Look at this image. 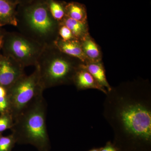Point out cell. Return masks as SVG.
Wrapping results in <instances>:
<instances>
[{
    "instance_id": "1",
    "label": "cell",
    "mask_w": 151,
    "mask_h": 151,
    "mask_svg": "<svg viewBox=\"0 0 151 151\" xmlns=\"http://www.w3.org/2000/svg\"><path fill=\"white\" fill-rule=\"evenodd\" d=\"M103 116L113 130L118 151H151V90L128 84L105 94Z\"/></svg>"
},
{
    "instance_id": "2",
    "label": "cell",
    "mask_w": 151,
    "mask_h": 151,
    "mask_svg": "<svg viewBox=\"0 0 151 151\" xmlns=\"http://www.w3.org/2000/svg\"><path fill=\"white\" fill-rule=\"evenodd\" d=\"M19 32L44 47L54 44L59 37V23L52 16L46 0H32L17 8Z\"/></svg>"
},
{
    "instance_id": "3",
    "label": "cell",
    "mask_w": 151,
    "mask_h": 151,
    "mask_svg": "<svg viewBox=\"0 0 151 151\" xmlns=\"http://www.w3.org/2000/svg\"><path fill=\"white\" fill-rule=\"evenodd\" d=\"M47 111V105L43 97L14 119L11 129L16 143L32 145L39 151L50 150Z\"/></svg>"
},
{
    "instance_id": "4",
    "label": "cell",
    "mask_w": 151,
    "mask_h": 151,
    "mask_svg": "<svg viewBox=\"0 0 151 151\" xmlns=\"http://www.w3.org/2000/svg\"><path fill=\"white\" fill-rule=\"evenodd\" d=\"M73 58L61 52L54 44L44 47L35 66L38 68L44 89L73 83L74 75L81 65L76 64Z\"/></svg>"
},
{
    "instance_id": "5",
    "label": "cell",
    "mask_w": 151,
    "mask_h": 151,
    "mask_svg": "<svg viewBox=\"0 0 151 151\" xmlns=\"http://www.w3.org/2000/svg\"><path fill=\"white\" fill-rule=\"evenodd\" d=\"M45 89L40 79L37 66L29 75L26 74L8 89L9 112L14 119L43 97Z\"/></svg>"
},
{
    "instance_id": "6",
    "label": "cell",
    "mask_w": 151,
    "mask_h": 151,
    "mask_svg": "<svg viewBox=\"0 0 151 151\" xmlns=\"http://www.w3.org/2000/svg\"><path fill=\"white\" fill-rule=\"evenodd\" d=\"M44 47L16 32H6L1 50L3 55L15 60L25 68L36 66Z\"/></svg>"
},
{
    "instance_id": "7",
    "label": "cell",
    "mask_w": 151,
    "mask_h": 151,
    "mask_svg": "<svg viewBox=\"0 0 151 151\" xmlns=\"http://www.w3.org/2000/svg\"><path fill=\"white\" fill-rule=\"evenodd\" d=\"M24 68L11 58L0 54V85L8 90L25 75Z\"/></svg>"
},
{
    "instance_id": "8",
    "label": "cell",
    "mask_w": 151,
    "mask_h": 151,
    "mask_svg": "<svg viewBox=\"0 0 151 151\" xmlns=\"http://www.w3.org/2000/svg\"><path fill=\"white\" fill-rule=\"evenodd\" d=\"M73 83L79 91L92 89H97L105 94L107 92V89L100 86L92 76L81 66V64L74 75Z\"/></svg>"
},
{
    "instance_id": "9",
    "label": "cell",
    "mask_w": 151,
    "mask_h": 151,
    "mask_svg": "<svg viewBox=\"0 0 151 151\" xmlns=\"http://www.w3.org/2000/svg\"><path fill=\"white\" fill-rule=\"evenodd\" d=\"M54 44L57 48L64 54L79 60L81 62H87L80 41L76 39L64 41L58 37Z\"/></svg>"
},
{
    "instance_id": "10",
    "label": "cell",
    "mask_w": 151,
    "mask_h": 151,
    "mask_svg": "<svg viewBox=\"0 0 151 151\" xmlns=\"http://www.w3.org/2000/svg\"><path fill=\"white\" fill-rule=\"evenodd\" d=\"M17 6L7 0H0V27L6 25L16 27Z\"/></svg>"
},
{
    "instance_id": "11",
    "label": "cell",
    "mask_w": 151,
    "mask_h": 151,
    "mask_svg": "<svg viewBox=\"0 0 151 151\" xmlns=\"http://www.w3.org/2000/svg\"><path fill=\"white\" fill-rule=\"evenodd\" d=\"M81 66L86 69L92 76L100 86L106 88L107 91L111 90L112 87L108 83L106 78L105 69L100 62H87Z\"/></svg>"
},
{
    "instance_id": "12",
    "label": "cell",
    "mask_w": 151,
    "mask_h": 151,
    "mask_svg": "<svg viewBox=\"0 0 151 151\" xmlns=\"http://www.w3.org/2000/svg\"><path fill=\"white\" fill-rule=\"evenodd\" d=\"M59 24L67 27L77 40L81 41L89 36L86 23L81 22L66 16Z\"/></svg>"
},
{
    "instance_id": "13",
    "label": "cell",
    "mask_w": 151,
    "mask_h": 151,
    "mask_svg": "<svg viewBox=\"0 0 151 151\" xmlns=\"http://www.w3.org/2000/svg\"><path fill=\"white\" fill-rule=\"evenodd\" d=\"M81 42L82 49L87 60L86 63L100 62L101 53L94 41L88 36L81 41Z\"/></svg>"
},
{
    "instance_id": "14",
    "label": "cell",
    "mask_w": 151,
    "mask_h": 151,
    "mask_svg": "<svg viewBox=\"0 0 151 151\" xmlns=\"http://www.w3.org/2000/svg\"><path fill=\"white\" fill-rule=\"evenodd\" d=\"M66 16L81 22L86 23L87 13L85 6L76 2L67 3L65 7Z\"/></svg>"
},
{
    "instance_id": "15",
    "label": "cell",
    "mask_w": 151,
    "mask_h": 151,
    "mask_svg": "<svg viewBox=\"0 0 151 151\" xmlns=\"http://www.w3.org/2000/svg\"><path fill=\"white\" fill-rule=\"evenodd\" d=\"M47 5L52 16L60 23L66 17L65 7L67 3L56 0H46Z\"/></svg>"
},
{
    "instance_id": "16",
    "label": "cell",
    "mask_w": 151,
    "mask_h": 151,
    "mask_svg": "<svg viewBox=\"0 0 151 151\" xmlns=\"http://www.w3.org/2000/svg\"><path fill=\"white\" fill-rule=\"evenodd\" d=\"M14 119L9 112L1 113L0 116V133L11 129L14 124Z\"/></svg>"
},
{
    "instance_id": "17",
    "label": "cell",
    "mask_w": 151,
    "mask_h": 151,
    "mask_svg": "<svg viewBox=\"0 0 151 151\" xmlns=\"http://www.w3.org/2000/svg\"><path fill=\"white\" fill-rule=\"evenodd\" d=\"M16 143L12 135L7 137L0 135V151H12Z\"/></svg>"
},
{
    "instance_id": "18",
    "label": "cell",
    "mask_w": 151,
    "mask_h": 151,
    "mask_svg": "<svg viewBox=\"0 0 151 151\" xmlns=\"http://www.w3.org/2000/svg\"><path fill=\"white\" fill-rule=\"evenodd\" d=\"M7 112H9L8 90L5 87L0 85V113Z\"/></svg>"
},
{
    "instance_id": "19",
    "label": "cell",
    "mask_w": 151,
    "mask_h": 151,
    "mask_svg": "<svg viewBox=\"0 0 151 151\" xmlns=\"http://www.w3.org/2000/svg\"><path fill=\"white\" fill-rule=\"evenodd\" d=\"M58 34L59 37L63 40L68 41L75 39L70 30L63 24H59Z\"/></svg>"
},
{
    "instance_id": "20",
    "label": "cell",
    "mask_w": 151,
    "mask_h": 151,
    "mask_svg": "<svg viewBox=\"0 0 151 151\" xmlns=\"http://www.w3.org/2000/svg\"><path fill=\"white\" fill-rule=\"evenodd\" d=\"M100 151H118V150L113 142L108 141L104 147H100Z\"/></svg>"
},
{
    "instance_id": "21",
    "label": "cell",
    "mask_w": 151,
    "mask_h": 151,
    "mask_svg": "<svg viewBox=\"0 0 151 151\" xmlns=\"http://www.w3.org/2000/svg\"><path fill=\"white\" fill-rule=\"evenodd\" d=\"M7 1H9L10 2L18 6L19 5L24 4L29 2L32 0H7Z\"/></svg>"
},
{
    "instance_id": "22",
    "label": "cell",
    "mask_w": 151,
    "mask_h": 151,
    "mask_svg": "<svg viewBox=\"0 0 151 151\" xmlns=\"http://www.w3.org/2000/svg\"><path fill=\"white\" fill-rule=\"evenodd\" d=\"M6 32V31L4 29L0 27V38L3 37Z\"/></svg>"
},
{
    "instance_id": "23",
    "label": "cell",
    "mask_w": 151,
    "mask_h": 151,
    "mask_svg": "<svg viewBox=\"0 0 151 151\" xmlns=\"http://www.w3.org/2000/svg\"><path fill=\"white\" fill-rule=\"evenodd\" d=\"M100 148H94L88 151H100Z\"/></svg>"
},
{
    "instance_id": "24",
    "label": "cell",
    "mask_w": 151,
    "mask_h": 151,
    "mask_svg": "<svg viewBox=\"0 0 151 151\" xmlns=\"http://www.w3.org/2000/svg\"><path fill=\"white\" fill-rule=\"evenodd\" d=\"M3 37L0 38V50H1V48L2 44Z\"/></svg>"
}]
</instances>
